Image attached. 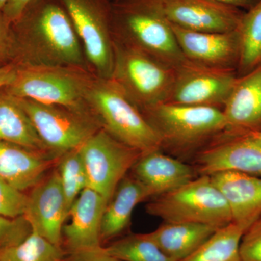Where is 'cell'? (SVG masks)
I'll return each mask as SVG.
<instances>
[{"mask_svg": "<svg viewBox=\"0 0 261 261\" xmlns=\"http://www.w3.org/2000/svg\"><path fill=\"white\" fill-rule=\"evenodd\" d=\"M11 25L15 64L90 70L80 38L59 0H33Z\"/></svg>", "mask_w": 261, "mask_h": 261, "instance_id": "cell-1", "label": "cell"}, {"mask_svg": "<svg viewBox=\"0 0 261 261\" xmlns=\"http://www.w3.org/2000/svg\"><path fill=\"white\" fill-rule=\"evenodd\" d=\"M113 38L176 68L187 61L161 0L113 2Z\"/></svg>", "mask_w": 261, "mask_h": 261, "instance_id": "cell-2", "label": "cell"}, {"mask_svg": "<svg viewBox=\"0 0 261 261\" xmlns=\"http://www.w3.org/2000/svg\"><path fill=\"white\" fill-rule=\"evenodd\" d=\"M87 104L101 128L122 143L142 154L162 149L153 127L111 79L95 75L87 93Z\"/></svg>", "mask_w": 261, "mask_h": 261, "instance_id": "cell-3", "label": "cell"}, {"mask_svg": "<svg viewBox=\"0 0 261 261\" xmlns=\"http://www.w3.org/2000/svg\"><path fill=\"white\" fill-rule=\"evenodd\" d=\"M94 77L75 67L18 65L14 80L3 89L15 97L92 113L87 96Z\"/></svg>", "mask_w": 261, "mask_h": 261, "instance_id": "cell-4", "label": "cell"}, {"mask_svg": "<svg viewBox=\"0 0 261 261\" xmlns=\"http://www.w3.org/2000/svg\"><path fill=\"white\" fill-rule=\"evenodd\" d=\"M161 139L163 147L186 152L202 147L226 130L220 108L164 102L142 111Z\"/></svg>", "mask_w": 261, "mask_h": 261, "instance_id": "cell-5", "label": "cell"}, {"mask_svg": "<svg viewBox=\"0 0 261 261\" xmlns=\"http://www.w3.org/2000/svg\"><path fill=\"white\" fill-rule=\"evenodd\" d=\"M113 40L111 80L141 111L167 102L174 83L175 68L115 38Z\"/></svg>", "mask_w": 261, "mask_h": 261, "instance_id": "cell-6", "label": "cell"}, {"mask_svg": "<svg viewBox=\"0 0 261 261\" xmlns=\"http://www.w3.org/2000/svg\"><path fill=\"white\" fill-rule=\"evenodd\" d=\"M145 208L147 214L163 222L205 224L218 228L232 222L224 196L211 176L205 175L157 196Z\"/></svg>", "mask_w": 261, "mask_h": 261, "instance_id": "cell-7", "label": "cell"}, {"mask_svg": "<svg viewBox=\"0 0 261 261\" xmlns=\"http://www.w3.org/2000/svg\"><path fill=\"white\" fill-rule=\"evenodd\" d=\"M80 38L89 70L111 79L114 59L112 0H59Z\"/></svg>", "mask_w": 261, "mask_h": 261, "instance_id": "cell-8", "label": "cell"}, {"mask_svg": "<svg viewBox=\"0 0 261 261\" xmlns=\"http://www.w3.org/2000/svg\"><path fill=\"white\" fill-rule=\"evenodd\" d=\"M15 98L28 115L43 144L55 157L78 149L101 128L92 113Z\"/></svg>", "mask_w": 261, "mask_h": 261, "instance_id": "cell-9", "label": "cell"}, {"mask_svg": "<svg viewBox=\"0 0 261 261\" xmlns=\"http://www.w3.org/2000/svg\"><path fill=\"white\" fill-rule=\"evenodd\" d=\"M87 176V187L108 202L120 182L137 162L142 153L116 140L102 128L79 148Z\"/></svg>", "mask_w": 261, "mask_h": 261, "instance_id": "cell-10", "label": "cell"}, {"mask_svg": "<svg viewBox=\"0 0 261 261\" xmlns=\"http://www.w3.org/2000/svg\"><path fill=\"white\" fill-rule=\"evenodd\" d=\"M238 76L236 70L210 68L187 60L175 68L174 83L166 102L222 110Z\"/></svg>", "mask_w": 261, "mask_h": 261, "instance_id": "cell-11", "label": "cell"}, {"mask_svg": "<svg viewBox=\"0 0 261 261\" xmlns=\"http://www.w3.org/2000/svg\"><path fill=\"white\" fill-rule=\"evenodd\" d=\"M196 162L200 175L236 171L261 177V145L251 134L222 133L197 152Z\"/></svg>", "mask_w": 261, "mask_h": 261, "instance_id": "cell-12", "label": "cell"}, {"mask_svg": "<svg viewBox=\"0 0 261 261\" xmlns=\"http://www.w3.org/2000/svg\"><path fill=\"white\" fill-rule=\"evenodd\" d=\"M161 5L170 23L193 32H233L245 12L215 0H161Z\"/></svg>", "mask_w": 261, "mask_h": 261, "instance_id": "cell-13", "label": "cell"}, {"mask_svg": "<svg viewBox=\"0 0 261 261\" xmlns=\"http://www.w3.org/2000/svg\"><path fill=\"white\" fill-rule=\"evenodd\" d=\"M171 25L187 61L210 68L237 71L240 56L238 31L200 32Z\"/></svg>", "mask_w": 261, "mask_h": 261, "instance_id": "cell-14", "label": "cell"}, {"mask_svg": "<svg viewBox=\"0 0 261 261\" xmlns=\"http://www.w3.org/2000/svg\"><path fill=\"white\" fill-rule=\"evenodd\" d=\"M29 197L28 207L24 216L30 223L33 231L51 243L62 246L63 228L69 209L56 170L36 185Z\"/></svg>", "mask_w": 261, "mask_h": 261, "instance_id": "cell-15", "label": "cell"}, {"mask_svg": "<svg viewBox=\"0 0 261 261\" xmlns=\"http://www.w3.org/2000/svg\"><path fill=\"white\" fill-rule=\"evenodd\" d=\"M108 201L92 189H84L70 207V222L63 228L62 246L67 253L102 246L101 224Z\"/></svg>", "mask_w": 261, "mask_h": 261, "instance_id": "cell-16", "label": "cell"}, {"mask_svg": "<svg viewBox=\"0 0 261 261\" xmlns=\"http://www.w3.org/2000/svg\"><path fill=\"white\" fill-rule=\"evenodd\" d=\"M222 111L226 121L223 133L261 132V64L238 76Z\"/></svg>", "mask_w": 261, "mask_h": 261, "instance_id": "cell-17", "label": "cell"}, {"mask_svg": "<svg viewBox=\"0 0 261 261\" xmlns=\"http://www.w3.org/2000/svg\"><path fill=\"white\" fill-rule=\"evenodd\" d=\"M132 170L152 197L176 190L196 178L195 168L163 153L162 149L142 154Z\"/></svg>", "mask_w": 261, "mask_h": 261, "instance_id": "cell-18", "label": "cell"}, {"mask_svg": "<svg viewBox=\"0 0 261 261\" xmlns=\"http://www.w3.org/2000/svg\"><path fill=\"white\" fill-rule=\"evenodd\" d=\"M210 176L227 202L233 222L248 228L260 217L261 177L236 171H223Z\"/></svg>", "mask_w": 261, "mask_h": 261, "instance_id": "cell-19", "label": "cell"}, {"mask_svg": "<svg viewBox=\"0 0 261 261\" xmlns=\"http://www.w3.org/2000/svg\"><path fill=\"white\" fill-rule=\"evenodd\" d=\"M58 158L0 141V178L19 190H32Z\"/></svg>", "mask_w": 261, "mask_h": 261, "instance_id": "cell-20", "label": "cell"}, {"mask_svg": "<svg viewBox=\"0 0 261 261\" xmlns=\"http://www.w3.org/2000/svg\"><path fill=\"white\" fill-rule=\"evenodd\" d=\"M149 197H152L150 192L137 178L125 176L105 209L101 224L102 244L124 231L135 207Z\"/></svg>", "mask_w": 261, "mask_h": 261, "instance_id": "cell-21", "label": "cell"}, {"mask_svg": "<svg viewBox=\"0 0 261 261\" xmlns=\"http://www.w3.org/2000/svg\"><path fill=\"white\" fill-rule=\"evenodd\" d=\"M218 229L205 224L163 222L146 233L166 256L172 261H179L195 252Z\"/></svg>", "mask_w": 261, "mask_h": 261, "instance_id": "cell-22", "label": "cell"}, {"mask_svg": "<svg viewBox=\"0 0 261 261\" xmlns=\"http://www.w3.org/2000/svg\"><path fill=\"white\" fill-rule=\"evenodd\" d=\"M0 141L50 154L16 98L0 90ZM56 158V157H55Z\"/></svg>", "mask_w": 261, "mask_h": 261, "instance_id": "cell-23", "label": "cell"}, {"mask_svg": "<svg viewBox=\"0 0 261 261\" xmlns=\"http://www.w3.org/2000/svg\"><path fill=\"white\" fill-rule=\"evenodd\" d=\"M247 228L232 221L219 228L195 252L179 261H243L240 245Z\"/></svg>", "mask_w": 261, "mask_h": 261, "instance_id": "cell-24", "label": "cell"}, {"mask_svg": "<svg viewBox=\"0 0 261 261\" xmlns=\"http://www.w3.org/2000/svg\"><path fill=\"white\" fill-rule=\"evenodd\" d=\"M237 31L240 47L237 73L240 76L261 64V0L245 12Z\"/></svg>", "mask_w": 261, "mask_h": 261, "instance_id": "cell-25", "label": "cell"}, {"mask_svg": "<svg viewBox=\"0 0 261 261\" xmlns=\"http://www.w3.org/2000/svg\"><path fill=\"white\" fill-rule=\"evenodd\" d=\"M67 252L33 231L22 243L0 252V261H63Z\"/></svg>", "mask_w": 261, "mask_h": 261, "instance_id": "cell-26", "label": "cell"}, {"mask_svg": "<svg viewBox=\"0 0 261 261\" xmlns=\"http://www.w3.org/2000/svg\"><path fill=\"white\" fill-rule=\"evenodd\" d=\"M107 251L121 261H172L147 233H133L106 246Z\"/></svg>", "mask_w": 261, "mask_h": 261, "instance_id": "cell-27", "label": "cell"}, {"mask_svg": "<svg viewBox=\"0 0 261 261\" xmlns=\"http://www.w3.org/2000/svg\"><path fill=\"white\" fill-rule=\"evenodd\" d=\"M56 171L68 209L87 187V176L83 160L78 149L68 151L57 159Z\"/></svg>", "mask_w": 261, "mask_h": 261, "instance_id": "cell-28", "label": "cell"}, {"mask_svg": "<svg viewBox=\"0 0 261 261\" xmlns=\"http://www.w3.org/2000/svg\"><path fill=\"white\" fill-rule=\"evenodd\" d=\"M29 195L0 178V216L16 219L25 216Z\"/></svg>", "mask_w": 261, "mask_h": 261, "instance_id": "cell-29", "label": "cell"}, {"mask_svg": "<svg viewBox=\"0 0 261 261\" xmlns=\"http://www.w3.org/2000/svg\"><path fill=\"white\" fill-rule=\"evenodd\" d=\"M32 231L25 216L10 219L0 216V252L22 243Z\"/></svg>", "mask_w": 261, "mask_h": 261, "instance_id": "cell-30", "label": "cell"}, {"mask_svg": "<svg viewBox=\"0 0 261 261\" xmlns=\"http://www.w3.org/2000/svg\"><path fill=\"white\" fill-rule=\"evenodd\" d=\"M240 253L243 261H261V216L244 232Z\"/></svg>", "mask_w": 261, "mask_h": 261, "instance_id": "cell-31", "label": "cell"}, {"mask_svg": "<svg viewBox=\"0 0 261 261\" xmlns=\"http://www.w3.org/2000/svg\"><path fill=\"white\" fill-rule=\"evenodd\" d=\"M15 44L12 25L0 10V67L15 63Z\"/></svg>", "mask_w": 261, "mask_h": 261, "instance_id": "cell-32", "label": "cell"}, {"mask_svg": "<svg viewBox=\"0 0 261 261\" xmlns=\"http://www.w3.org/2000/svg\"><path fill=\"white\" fill-rule=\"evenodd\" d=\"M63 261H121L111 255L106 247L87 249L67 253Z\"/></svg>", "mask_w": 261, "mask_h": 261, "instance_id": "cell-33", "label": "cell"}, {"mask_svg": "<svg viewBox=\"0 0 261 261\" xmlns=\"http://www.w3.org/2000/svg\"><path fill=\"white\" fill-rule=\"evenodd\" d=\"M33 0H8L2 12L5 19L12 24L20 17L25 8Z\"/></svg>", "mask_w": 261, "mask_h": 261, "instance_id": "cell-34", "label": "cell"}, {"mask_svg": "<svg viewBox=\"0 0 261 261\" xmlns=\"http://www.w3.org/2000/svg\"><path fill=\"white\" fill-rule=\"evenodd\" d=\"M18 65L15 63L0 67V90L8 87L16 75Z\"/></svg>", "mask_w": 261, "mask_h": 261, "instance_id": "cell-35", "label": "cell"}, {"mask_svg": "<svg viewBox=\"0 0 261 261\" xmlns=\"http://www.w3.org/2000/svg\"><path fill=\"white\" fill-rule=\"evenodd\" d=\"M215 1L228 5V6L234 7L244 11H247L253 8L260 0H215Z\"/></svg>", "mask_w": 261, "mask_h": 261, "instance_id": "cell-36", "label": "cell"}, {"mask_svg": "<svg viewBox=\"0 0 261 261\" xmlns=\"http://www.w3.org/2000/svg\"><path fill=\"white\" fill-rule=\"evenodd\" d=\"M251 135L255 137V140H256L261 145V132H257V133L255 134H251Z\"/></svg>", "mask_w": 261, "mask_h": 261, "instance_id": "cell-37", "label": "cell"}, {"mask_svg": "<svg viewBox=\"0 0 261 261\" xmlns=\"http://www.w3.org/2000/svg\"><path fill=\"white\" fill-rule=\"evenodd\" d=\"M8 0H0V10H3L5 5L8 3Z\"/></svg>", "mask_w": 261, "mask_h": 261, "instance_id": "cell-38", "label": "cell"}, {"mask_svg": "<svg viewBox=\"0 0 261 261\" xmlns=\"http://www.w3.org/2000/svg\"><path fill=\"white\" fill-rule=\"evenodd\" d=\"M113 2L118 1V0H112Z\"/></svg>", "mask_w": 261, "mask_h": 261, "instance_id": "cell-39", "label": "cell"}]
</instances>
